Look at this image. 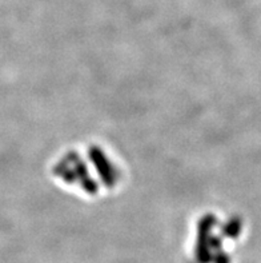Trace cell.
Returning <instances> with one entry per match:
<instances>
[{"label":"cell","mask_w":261,"mask_h":263,"mask_svg":"<svg viewBox=\"0 0 261 263\" xmlns=\"http://www.w3.org/2000/svg\"><path fill=\"white\" fill-rule=\"evenodd\" d=\"M213 262L215 263H229V258L224 253H216L213 255Z\"/></svg>","instance_id":"obj_1"}]
</instances>
